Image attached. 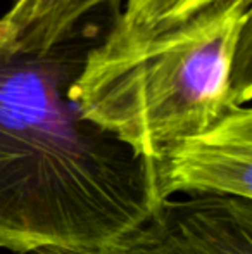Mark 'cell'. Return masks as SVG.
Masks as SVG:
<instances>
[{
    "label": "cell",
    "instance_id": "obj_5",
    "mask_svg": "<svg viewBox=\"0 0 252 254\" xmlns=\"http://www.w3.org/2000/svg\"><path fill=\"white\" fill-rule=\"evenodd\" d=\"M116 3L119 0H14L2 21L10 30V47L49 52L61 47L85 16Z\"/></svg>",
    "mask_w": 252,
    "mask_h": 254
},
{
    "label": "cell",
    "instance_id": "obj_6",
    "mask_svg": "<svg viewBox=\"0 0 252 254\" xmlns=\"http://www.w3.org/2000/svg\"><path fill=\"white\" fill-rule=\"evenodd\" d=\"M225 2L230 0H126L125 9L105 38L142 40L154 37Z\"/></svg>",
    "mask_w": 252,
    "mask_h": 254
},
{
    "label": "cell",
    "instance_id": "obj_2",
    "mask_svg": "<svg viewBox=\"0 0 252 254\" xmlns=\"http://www.w3.org/2000/svg\"><path fill=\"white\" fill-rule=\"evenodd\" d=\"M251 2L230 0L142 40H111L87 54L69 99L87 121L137 154L168 149L249 106Z\"/></svg>",
    "mask_w": 252,
    "mask_h": 254
},
{
    "label": "cell",
    "instance_id": "obj_1",
    "mask_svg": "<svg viewBox=\"0 0 252 254\" xmlns=\"http://www.w3.org/2000/svg\"><path fill=\"white\" fill-rule=\"evenodd\" d=\"M61 47L0 45V249L16 254H104L162 202L159 161L69 99L80 66Z\"/></svg>",
    "mask_w": 252,
    "mask_h": 254
},
{
    "label": "cell",
    "instance_id": "obj_7",
    "mask_svg": "<svg viewBox=\"0 0 252 254\" xmlns=\"http://www.w3.org/2000/svg\"><path fill=\"white\" fill-rule=\"evenodd\" d=\"M9 42H10V30L7 28V24L2 21V17H0V45L9 44Z\"/></svg>",
    "mask_w": 252,
    "mask_h": 254
},
{
    "label": "cell",
    "instance_id": "obj_3",
    "mask_svg": "<svg viewBox=\"0 0 252 254\" xmlns=\"http://www.w3.org/2000/svg\"><path fill=\"white\" fill-rule=\"evenodd\" d=\"M104 254H252V202L226 195L166 199Z\"/></svg>",
    "mask_w": 252,
    "mask_h": 254
},
{
    "label": "cell",
    "instance_id": "obj_4",
    "mask_svg": "<svg viewBox=\"0 0 252 254\" xmlns=\"http://www.w3.org/2000/svg\"><path fill=\"white\" fill-rule=\"evenodd\" d=\"M162 201L176 192L252 199V109H230L159 159Z\"/></svg>",
    "mask_w": 252,
    "mask_h": 254
}]
</instances>
